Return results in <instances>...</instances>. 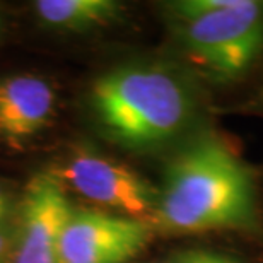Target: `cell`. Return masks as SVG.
<instances>
[{
  "label": "cell",
  "mask_w": 263,
  "mask_h": 263,
  "mask_svg": "<svg viewBox=\"0 0 263 263\" xmlns=\"http://www.w3.org/2000/svg\"><path fill=\"white\" fill-rule=\"evenodd\" d=\"M154 219L173 233L250 228L256 219L250 171L220 139L200 137L167 164Z\"/></svg>",
  "instance_id": "cell-1"
},
{
  "label": "cell",
  "mask_w": 263,
  "mask_h": 263,
  "mask_svg": "<svg viewBox=\"0 0 263 263\" xmlns=\"http://www.w3.org/2000/svg\"><path fill=\"white\" fill-rule=\"evenodd\" d=\"M91 106L120 145L151 149L186 127L192 98L175 73L157 65H123L94 81Z\"/></svg>",
  "instance_id": "cell-2"
},
{
  "label": "cell",
  "mask_w": 263,
  "mask_h": 263,
  "mask_svg": "<svg viewBox=\"0 0 263 263\" xmlns=\"http://www.w3.org/2000/svg\"><path fill=\"white\" fill-rule=\"evenodd\" d=\"M190 55L220 77L243 73L263 48V4L234 0L229 7L180 21Z\"/></svg>",
  "instance_id": "cell-3"
},
{
  "label": "cell",
  "mask_w": 263,
  "mask_h": 263,
  "mask_svg": "<svg viewBox=\"0 0 263 263\" xmlns=\"http://www.w3.org/2000/svg\"><path fill=\"white\" fill-rule=\"evenodd\" d=\"M50 175L62 186L72 188L84 198L118 210L127 217H154L157 192L132 167L109 157L81 152Z\"/></svg>",
  "instance_id": "cell-4"
},
{
  "label": "cell",
  "mask_w": 263,
  "mask_h": 263,
  "mask_svg": "<svg viewBox=\"0 0 263 263\" xmlns=\"http://www.w3.org/2000/svg\"><path fill=\"white\" fill-rule=\"evenodd\" d=\"M149 239L151 228L142 219L73 209L60 239L59 263H125Z\"/></svg>",
  "instance_id": "cell-5"
},
{
  "label": "cell",
  "mask_w": 263,
  "mask_h": 263,
  "mask_svg": "<svg viewBox=\"0 0 263 263\" xmlns=\"http://www.w3.org/2000/svg\"><path fill=\"white\" fill-rule=\"evenodd\" d=\"M72 212L60 181L50 173L36 175L21 202L12 263H59L60 239Z\"/></svg>",
  "instance_id": "cell-6"
},
{
  "label": "cell",
  "mask_w": 263,
  "mask_h": 263,
  "mask_svg": "<svg viewBox=\"0 0 263 263\" xmlns=\"http://www.w3.org/2000/svg\"><path fill=\"white\" fill-rule=\"evenodd\" d=\"M55 91L41 77L21 73L0 79V144L15 149L48 125Z\"/></svg>",
  "instance_id": "cell-7"
},
{
  "label": "cell",
  "mask_w": 263,
  "mask_h": 263,
  "mask_svg": "<svg viewBox=\"0 0 263 263\" xmlns=\"http://www.w3.org/2000/svg\"><path fill=\"white\" fill-rule=\"evenodd\" d=\"M34 10L50 28L84 31L117 17L120 4L113 0H38Z\"/></svg>",
  "instance_id": "cell-8"
},
{
  "label": "cell",
  "mask_w": 263,
  "mask_h": 263,
  "mask_svg": "<svg viewBox=\"0 0 263 263\" xmlns=\"http://www.w3.org/2000/svg\"><path fill=\"white\" fill-rule=\"evenodd\" d=\"M181 263H239L228 255L212 250H186L178 253Z\"/></svg>",
  "instance_id": "cell-9"
},
{
  "label": "cell",
  "mask_w": 263,
  "mask_h": 263,
  "mask_svg": "<svg viewBox=\"0 0 263 263\" xmlns=\"http://www.w3.org/2000/svg\"><path fill=\"white\" fill-rule=\"evenodd\" d=\"M7 250H9V238L7 234L0 231V263L4 261L5 255H7Z\"/></svg>",
  "instance_id": "cell-10"
},
{
  "label": "cell",
  "mask_w": 263,
  "mask_h": 263,
  "mask_svg": "<svg viewBox=\"0 0 263 263\" xmlns=\"http://www.w3.org/2000/svg\"><path fill=\"white\" fill-rule=\"evenodd\" d=\"M7 197H5V193L2 190V186H0V220H2L5 217V214H7Z\"/></svg>",
  "instance_id": "cell-11"
},
{
  "label": "cell",
  "mask_w": 263,
  "mask_h": 263,
  "mask_svg": "<svg viewBox=\"0 0 263 263\" xmlns=\"http://www.w3.org/2000/svg\"><path fill=\"white\" fill-rule=\"evenodd\" d=\"M154 263H181V258L178 255H175L173 258H170V260H164V261H154Z\"/></svg>",
  "instance_id": "cell-12"
}]
</instances>
